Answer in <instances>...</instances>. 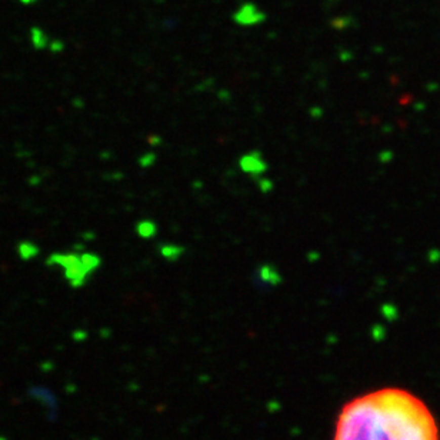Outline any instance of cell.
Returning <instances> with one entry per match:
<instances>
[{"label":"cell","instance_id":"cell-2","mask_svg":"<svg viewBox=\"0 0 440 440\" xmlns=\"http://www.w3.org/2000/svg\"><path fill=\"white\" fill-rule=\"evenodd\" d=\"M240 169L253 177H260L263 173L269 170V165L263 159L262 153L259 150H252V152L243 154L239 159Z\"/></svg>","mask_w":440,"mask_h":440},{"label":"cell","instance_id":"cell-5","mask_svg":"<svg viewBox=\"0 0 440 440\" xmlns=\"http://www.w3.org/2000/svg\"><path fill=\"white\" fill-rule=\"evenodd\" d=\"M156 232H157V227L150 220H143V222H140V223L137 224V233L142 237H144V239L153 237L156 234Z\"/></svg>","mask_w":440,"mask_h":440},{"label":"cell","instance_id":"cell-4","mask_svg":"<svg viewBox=\"0 0 440 440\" xmlns=\"http://www.w3.org/2000/svg\"><path fill=\"white\" fill-rule=\"evenodd\" d=\"M186 248L180 246V245H173V243H166L160 246V253L165 259H168L169 262H175L179 260L180 257L183 256Z\"/></svg>","mask_w":440,"mask_h":440},{"label":"cell","instance_id":"cell-1","mask_svg":"<svg viewBox=\"0 0 440 440\" xmlns=\"http://www.w3.org/2000/svg\"><path fill=\"white\" fill-rule=\"evenodd\" d=\"M333 440H440V433L423 400L386 387L346 403Z\"/></svg>","mask_w":440,"mask_h":440},{"label":"cell","instance_id":"cell-3","mask_svg":"<svg viewBox=\"0 0 440 440\" xmlns=\"http://www.w3.org/2000/svg\"><path fill=\"white\" fill-rule=\"evenodd\" d=\"M234 20L239 24H243V26H250V24H257L263 22L264 15L262 12H259L253 5H245L234 15Z\"/></svg>","mask_w":440,"mask_h":440},{"label":"cell","instance_id":"cell-6","mask_svg":"<svg viewBox=\"0 0 440 440\" xmlns=\"http://www.w3.org/2000/svg\"><path fill=\"white\" fill-rule=\"evenodd\" d=\"M259 187L263 193L272 192L273 182L272 180H267V179H259Z\"/></svg>","mask_w":440,"mask_h":440}]
</instances>
